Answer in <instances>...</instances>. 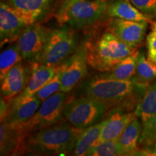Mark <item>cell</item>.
<instances>
[{
	"label": "cell",
	"mask_w": 156,
	"mask_h": 156,
	"mask_svg": "<svg viewBox=\"0 0 156 156\" xmlns=\"http://www.w3.org/2000/svg\"><path fill=\"white\" fill-rule=\"evenodd\" d=\"M149 85L134 77L120 80L100 74L82 81L74 97L90 98L106 103L112 108L131 112L135 108Z\"/></svg>",
	"instance_id": "1"
},
{
	"label": "cell",
	"mask_w": 156,
	"mask_h": 156,
	"mask_svg": "<svg viewBox=\"0 0 156 156\" xmlns=\"http://www.w3.org/2000/svg\"><path fill=\"white\" fill-rule=\"evenodd\" d=\"M83 129L63 122L42 129L25 137L23 154L67 155L73 153Z\"/></svg>",
	"instance_id": "2"
},
{
	"label": "cell",
	"mask_w": 156,
	"mask_h": 156,
	"mask_svg": "<svg viewBox=\"0 0 156 156\" xmlns=\"http://www.w3.org/2000/svg\"><path fill=\"white\" fill-rule=\"evenodd\" d=\"M85 43L88 65L101 73L111 71L122 59L137 51L122 41L108 29L89 38Z\"/></svg>",
	"instance_id": "3"
},
{
	"label": "cell",
	"mask_w": 156,
	"mask_h": 156,
	"mask_svg": "<svg viewBox=\"0 0 156 156\" xmlns=\"http://www.w3.org/2000/svg\"><path fill=\"white\" fill-rule=\"evenodd\" d=\"M106 0H90L62 3L55 15L60 25H68L72 28H83L94 24L106 14Z\"/></svg>",
	"instance_id": "4"
},
{
	"label": "cell",
	"mask_w": 156,
	"mask_h": 156,
	"mask_svg": "<svg viewBox=\"0 0 156 156\" xmlns=\"http://www.w3.org/2000/svg\"><path fill=\"white\" fill-rule=\"evenodd\" d=\"M111 109L106 103L90 98L74 97L66 103L64 116L73 126L84 129L103 121Z\"/></svg>",
	"instance_id": "5"
},
{
	"label": "cell",
	"mask_w": 156,
	"mask_h": 156,
	"mask_svg": "<svg viewBox=\"0 0 156 156\" xmlns=\"http://www.w3.org/2000/svg\"><path fill=\"white\" fill-rule=\"evenodd\" d=\"M77 42L75 34L68 28L51 30L39 64L58 67L75 53Z\"/></svg>",
	"instance_id": "6"
},
{
	"label": "cell",
	"mask_w": 156,
	"mask_h": 156,
	"mask_svg": "<svg viewBox=\"0 0 156 156\" xmlns=\"http://www.w3.org/2000/svg\"><path fill=\"white\" fill-rule=\"evenodd\" d=\"M67 93L58 91L42 102L36 114L21 126L25 137L31 133L64 121V108L67 101Z\"/></svg>",
	"instance_id": "7"
},
{
	"label": "cell",
	"mask_w": 156,
	"mask_h": 156,
	"mask_svg": "<svg viewBox=\"0 0 156 156\" xmlns=\"http://www.w3.org/2000/svg\"><path fill=\"white\" fill-rule=\"evenodd\" d=\"M50 31L35 23L23 30L17 42L24 61L31 64L39 63Z\"/></svg>",
	"instance_id": "8"
},
{
	"label": "cell",
	"mask_w": 156,
	"mask_h": 156,
	"mask_svg": "<svg viewBox=\"0 0 156 156\" xmlns=\"http://www.w3.org/2000/svg\"><path fill=\"white\" fill-rule=\"evenodd\" d=\"M87 50L84 42L61 66V90L68 93L77 86L87 74Z\"/></svg>",
	"instance_id": "9"
},
{
	"label": "cell",
	"mask_w": 156,
	"mask_h": 156,
	"mask_svg": "<svg viewBox=\"0 0 156 156\" xmlns=\"http://www.w3.org/2000/svg\"><path fill=\"white\" fill-rule=\"evenodd\" d=\"M36 20L20 12L11 5L1 2L0 5V37L1 46L18 40L23 30Z\"/></svg>",
	"instance_id": "10"
},
{
	"label": "cell",
	"mask_w": 156,
	"mask_h": 156,
	"mask_svg": "<svg viewBox=\"0 0 156 156\" xmlns=\"http://www.w3.org/2000/svg\"><path fill=\"white\" fill-rule=\"evenodd\" d=\"M41 103L36 95L25 97L17 95L7 101L5 112L1 114V122L11 126H21L36 114Z\"/></svg>",
	"instance_id": "11"
},
{
	"label": "cell",
	"mask_w": 156,
	"mask_h": 156,
	"mask_svg": "<svg viewBox=\"0 0 156 156\" xmlns=\"http://www.w3.org/2000/svg\"><path fill=\"white\" fill-rule=\"evenodd\" d=\"M34 64L23 60L9 70L1 80V95L3 99L9 101L24 90L32 75Z\"/></svg>",
	"instance_id": "12"
},
{
	"label": "cell",
	"mask_w": 156,
	"mask_h": 156,
	"mask_svg": "<svg viewBox=\"0 0 156 156\" xmlns=\"http://www.w3.org/2000/svg\"><path fill=\"white\" fill-rule=\"evenodd\" d=\"M148 23L147 21L112 18L108 29L122 41L136 48L143 41Z\"/></svg>",
	"instance_id": "13"
},
{
	"label": "cell",
	"mask_w": 156,
	"mask_h": 156,
	"mask_svg": "<svg viewBox=\"0 0 156 156\" xmlns=\"http://www.w3.org/2000/svg\"><path fill=\"white\" fill-rule=\"evenodd\" d=\"M134 117V113L121 108H114L109 110L106 119H103L104 123L97 144L106 141H117Z\"/></svg>",
	"instance_id": "14"
},
{
	"label": "cell",
	"mask_w": 156,
	"mask_h": 156,
	"mask_svg": "<svg viewBox=\"0 0 156 156\" xmlns=\"http://www.w3.org/2000/svg\"><path fill=\"white\" fill-rule=\"evenodd\" d=\"M25 136L21 126L8 125L1 122L0 125V153L1 155H23Z\"/></svg>",
	"instance_id": "15"
},
{
	"label": "cell",
	"mask_w": 156,
	"mask_h": 156,
	"mask_svg": "<svg viewBox=\"0 0 156 156\" xmlns=\"http://www.w3.org/2000/svg\"><path fill=\"white\" fill-rule=\"evenodd\" d=\"M141 132L142 123L134 116L117 140L121 155H130L138 153Z\"/></svg>",
	"instance_id": "16"
},
{
	"label": "cell",
	"mask_w": 156,
	"mask_h": 156,
	"mask_svg": "<svg viewBox=\"0 0 156 156\" xmlns=\"http://www.w3.org/2000/svg\"><path fill=\"white\" fill-rule=\"evenodd\" d=\"M61 65L58 67H49L39 63H35L32 75L28 85L24 90L18 95L23 97L34 95L56 75Z\"/></svg>",
	"instance_id": "17"
},
{
	"label": "cell",
	"mask_w": 156,
	"mask_h": 156,
	"mask_svg": "<svg viewBox=\"0 0 156 156\" xmlns=\"http://www.w3.org/2000/svg\"><path fill=\"white\" fill-rule=\"evenodd\" d=\"M106 14L111 18H119L134 21H147L152 23L151 19L138 10L127 0H113L111 2H108Z\"/></svg>",
	"instance_id": "18"
},
{
	"label": "cell",
	"mask_w": 156,
	"mask_h": 156,
	"mask_svg": "<svg viewBox=\"0 0 156 156\" xmlns=\"http://www.w3.org/2000/svg\"><path fill=\"white\" fill-rule=\"evenodd\" d=\"M134 115L142 124L156 117V80L148 85L139 103L134 110Z\"/></svg>",
	"instance_id": "19"
},
{
	"label": "cell",
	"mask_w": 156,
	"mask_h": 156,
	"mask_svg": "<svg viewBox=\"0 0 156 156\" xmlns=\"http://www.w3.org/2000/svg\"><path fill=\"white\" fill-rule=\"evenodd\" d=\"M104 121L83 129L78 136L73 155L76 156H86L87 152L96 145L100 137Z\"/></svg>",
	"instance_id": "20"
},
{
	"label": "cell",
	"mask_w": 156,
	"mask_h": 156,
	"mask_svg": "<svg viewBox=\"0 0 156 156\" xmlns=\"http://www.w3.org/2000/svg\"><path fill=\"white\" fill-rule=\"evenodd\" d=\"M140 52L136 51L134 54L122 59L111 71L103 73L101 75L108 78L126 80H131L135 76L136 62Z\"/></svg>",
	"instance_id": "21"
},
{
	"label": "cell",
	"mask_w": 156,
	"mask_h": 156,
	"mask_svg": "<svg viewBox=\"0 0 156 156\" xmlns=\"http://www.w3.org/2000/svg\"><path fill=\"white\" fill-rule=\"evenodd\" d=\"M22 61L23 58L17 41L2 51L0 55V80H2L12 68Z\"/></svg>",
	"instance_id": "22"
},
{
	"label": "cell",
	"mask_w": 156,
	"mask_h": 156,
	"mask_svg": "<svg viewBox=\"0 0 156 156\" xmlns=\"http://www.w3.org/2000/svg\"><path fill=\"white\" fill-rule=\"evenodd\" d=\"M9 2L12 7L36 21L47 7L49 0H9Z\"/></svg>",
	"instance_id": "23"
},
{
	"label": "cell",
	"mask_w": 156,
	"mask_h": 156,
	"mask_svg": "<svg viewBox=\"0 0 156 156\" xmlns=\"http://www.w3.org/2000/svg\"><path fill=\"white\" fill-rule=\"evenodd\" d=\"M134 78L141 83L150 84L156 80V62L146 58L144 53H139Z\"/></svg>",
	"instance_id": "24"
},
{
	"label": "cell",
	"mask_w": 156,
	"mask_h": 156,
	"mask_svg": "<svg viewBox=\"0 0 156 156\" xmlns=\"http://www.w3.org/2000/svg\"><path fill=\"white\" fill-rule=\"evenodd\" d=\"M156 140V117L153 119L142 124V132L139 145L145 148L146 153H150V151Z\"/></svg>",
	"instance_id": "25"
},
{
	"label": "cell",
	"mask_w": 156,
	"mask_h": 156,
	"mask_svg": "<svg viewBox=\"0 0 156 156\" xmlns=\"http://www.w3.org/2000/svg\"><path fill=\"white\" fill-rule=\"evenodd\" d=\"M61 66L56 75L34 95L41 102H44L48 98L55 94L61 90Z\"/></svg>",
	"instance_id": "26"
},
{
	"label": "cell",
	"mask_w": 156,
	"mask_h": 156,
	"mask_svg": "<svg viewBox=\"0 0 156 156\" xmlns=\"http://www.w3.org/2000/svg\"><path fill=\"white\" fill-rule=\"evenodd\" d=\"M87 156L121 155L117 141H106L98 143L87 152Z\"/></svg>",
	"instance_id": "27"
},
{
	"label": "cell",
	"mask_w": 156,
	"mask_h": 156,
	"mask_svg": "<svg viewBox=\"0 0 156 156\" xmlns=\"http://www.w3.org/2000/svg\"><path fill=\"white\" fill-rule=\"evenodd\" d=\"M138 10L150 19L156 18V0H129Z\"/></svg>",
	"instance_id": "28"
},
{
	"label": "cell",
	"mask_w": 156,
	"mask_h": 156,
	"mask_svg": "<svg viewBox=\"0 0 156 156\" xmlns=\"http://www.w3.org/2000/svg\"><path fill=\"white\" fill-rule=\"evenodd\" d=\"M147 48V57L156 62V21L152 22L151 30L146 39Z\"/></svg>",
	"instance_id": "29"
},
{
	"label": "cell",
	"mask_w": 156,
	"mask_h": 156,
	"mask_svg": "<svg viewBox=\"0 0 156 156\" xmlns=\"http://www.w3.org/2000/svg\"><path fill=\"white\" fill-rule=\"evenodd\" d=\"M150 153H151V155H156V140L154 142L153 147L151 149V151H150Z\"/></svg>",
	"instance_id": "30"
},
{
	"label": "cell",
	"mask_w": 156,
	"mask_h": 156,
	"mask_svg": "<svg viewBox=\"0 0 156 156\" xmlns=\"http://www.w3.org/2000/svg\"><path fill=\"white\" fill-rule=\"evenodd\" d=\"M83 1H90V0H64L63 3H71V2H83Z\"/></svg>",
	"instance_id": "31"
}]
</instances>
